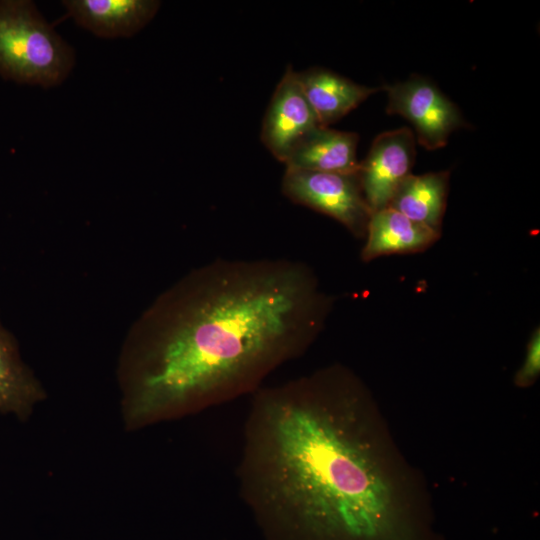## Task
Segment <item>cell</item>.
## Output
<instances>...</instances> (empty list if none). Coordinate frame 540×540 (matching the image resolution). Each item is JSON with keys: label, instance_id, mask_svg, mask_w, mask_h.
I'll return each mask as SVG.
<instances>
[{"label": "cell", "instance_id": "6da1fadb", "mask_svg": "<svg viewBox=\"0 0 540 540\" xmlns=\"http://www.w3.org/2000/svg\"><path fill=\"white\" fill-rule=\"evenodd\" d=\"M238 478L268 540H442L423 475L342 364L252 394Z\"/></svg>", "mask_w": 540, "mask_h": 540}, {"label": "cell", "instance_id": "7a4b0ae2", "mask_svg": "<svg viewBox=\"0 0 540 540\" xmlns=\"http://www.w3.org/2000/svg\"><path fill=\"white\" fill-rule=\"evenodd\" d=\"M332 303L301 261L218 259L192 269L124 339L116 373L126 430L252 395L312 345Z\"/></svg>", "mask_w": 540, "mask_h": 540}, {"label": "cell", "instance_id": "3957f363", "mask_svg": "<svg viewBox=\"0 0 540 540\" xmlns=\"http://www.w3.org/2000/svg\"><path fill=\"white\" fill-rule=\"evenodd\" d=\"M75 62L73 49L29 0H0V75L44 88L61 84Z\"/></svg>", "mask_w": 540, "mask_h": 540}, {"label": "cell", "instance_id": "277c9868", "mask_svg": "<svg viewBox=\"0 0 540 540\" xmlns=\"http://www.w3.org/2000/svg\"><path fill=\"white\" fill-rule=\"evenodd\" d=\"M282 192L292 202L340 222L354 236L366 235L372 211L364 197L358 172L286 170Z\"/></svg>", "mask_w": 540, "mask_h": 540}, {"label": "cell", "instance_id": "5b68a950", "mask_svg": "<svg viewBox=\"0 0 540 540\" xmlns=\"http://www.w3.org/2000/svg\"><path fill=\"white\" fill-rule=\"evenodd\" d=\"M383 90L388 94L386 112L408 120L416 141L427 150L444 147L452 132L468 126L458 107L423 77L412 76Z\"/></svg>", "mask_w": 540, "mask_h": 540}, {"label": "cell", "instance_id": "8992f818", "mask_svg": "<svg viewBox=\"0 0 540 540\" xmlns=\"http://www.w3.org/2000/svg\"><path fill=\"white\" fill-rule=\"evenodd\" d=\"M416 139L407 127L379 134L359 162L361 188L372 213L386 208L401 182L411 174Z\"/></svg>", "mask_w": 540, "mask_h": 540}, {"label": "cell", "instance_id": "52a82bcc", "mask_svg": "<svg viewBox=\"0 0 540 540\" xmlns=\"http://www.w3.org/2000/svg\"><path fill=\"white\" fill-rule=\"evenodd\" d=\"M317 126L321 125L303 92L297 72L288 66L267 107L261 141L284 163L296 143Z\"/></svg>", "mask_w": 540, "mask_h": 540}, {"label": "cell", "instance_id": "ba28073f", "mask_svg": "<svg viewBox=\"0 0 540 540\" xmlns=\"http://www.w3.org/2000/svg\"><path fill=\"white\" fill-rule=\"evenodd\" d=\"M62 4L78 25L107 39L133 36L160 7L155 0H66Z\"/></svg>", "mask_w": 540, "mask_h": 540}, {"label": "cell", "instance_id": "9c48e42d", "mask_svg": "<svg viewBox=\"0 0 540 540\" xmlns=\"http://www.w3.org/2000/svg\"><path fill=\"white\" fill-rule=\"evenodd\" d=\"M357 133L317 126L293 147L286 170L357 173Z\"/></svg>", "mask_w": 540, "mask_h": 540}, {"label": "cell", "instance_id": "30bf717a", "mask_svg": "<svg viewBox=\"0 0 540 540\" xmlns=\"http://www.w3.org/2000/svg\"><path fill=\"white\" fill-rule=\"evenodd\" d=\"M303 92L321 126L343 118L381 88L355 83L323 68L297 72Z\"/></svg>", "mask_w": 540, "mask_h": 540}, {"label": "cell", "instance_id": "8fae6325", "mask_svg": "<svg viewBox=\"0 0 540 540\" xmlns=\"http://www.w3.org/2000/svg\"><path fill=\"white\" fill-rule=\"evenodd\" d=\"M46 392L23 361L18 342L0 318V412L29 418Z\"/></svg>", "mask_w": 540, "mask_h": 540}, {"label": "cell", "instance_id": "7c38bea8", "mask_svg": "<svg viewBox=\"0 0 540 540\" xmlns=\"http://www.w3.org/2000/svg\"><path fill=\"white\" fill-rule=\"evenodd\" d=\"M365 236L361 258L370 261L383 255L423 251L440 237V232L386 207L371 214Z\"/></svg>", "mask_w": 540, "mask_h": 540}, {"label": "cell", "instance_id": "4fadbf2b", "mask_svg": "<svg viewBox=\"0 0 540 540\" xmlns=\"http://www.w3.org/2000/svg\"><path fill=\"white\" fill-rule=\"evenodd\" d=\"M449 171L410 174L396 189L389 205L414 222L440 232L449 184Z\"/></svg>", "mask_w": 540, "mask_h": 540}, {"label": "cell", "instance_id": "5bb4252c", "mask_svg": "<svg viewBox=\"0 0 540 540\" xmlns=\"http://www.w3.org/2000/svg\"><path fill=\"white\" fill-rule=\"evenodd\" d=\"M540 373V329L537 327L527 344L526 354L522 366L514 377L518 387L527 388L533 385Z\"/></svg>", "mask_w": 540, "mask_h": 540}]
</instances>
